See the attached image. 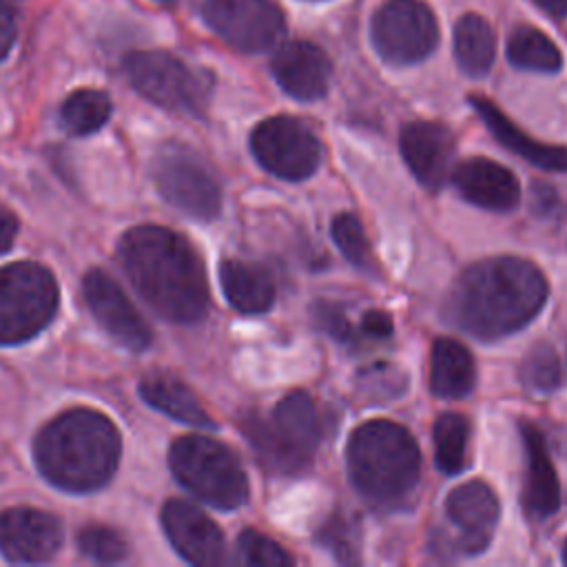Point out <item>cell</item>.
I'll return each mask as SVG.
<instances>
[{
  "label": "cell",
  "instance_id": "obj_1",
  "mask_svg": "<svg viewBox=\"0 0 567 567\" xmlns=\"http://www.w3.org/2000/svg\"><path fill=\"white\" fill-rule=\"evenodd\" d=\"M117 255L140 297L173 323H195L208 310V281L193 246L164 226H135Z\"/></svg>",
  "mask_w": 567,
  "mask_h": 567
},
{
  "label": "cell",
  "instance_id": "obj_2",
  "mask_svg": "<svg viewBox=\"0 0 567 567\" xmlns=\"http://www.w3.org/2000/svg\"><path fill=\"white\" fill-rule=\"evenodd\" d=\"M543 272L518 257H492L470 266L454 284L447 317L463 332L498 339L525 328L545 306Z\"/></svg>",
  "mask_w": 567,
  "mask_h": 567
},
{
  "label": "cell",
  "instance_id": "obj_3",
  "mask_svg": "<svg viewBox=\"0 0 567 567\" xmlns=\"http://www.w3.org/2000/svg\"><path fill=\"white\" fill-rule=\"evenodd\" d=\"M120 432L111 419L73 408L49 421L33 441L40 474L55 487L86 494L104 487L120 463Z\"/></svg>",
  "mask_w": 567,
  "mask_h": 567
},
{
  "label": "cell",
  "instance_id": "obj_4",
  "mask_svg": "<svg viewBox=\"0 0 567 567\" xmlns=\"http://www.w3.org/2000/svg\"><path fill=\"white\" fill-rule=\"evenodd\" d=\"M354 487L374 505H399L412 494L421 474V452L414 436L392 421L359 425L346 450Z\"/></svg>",
  "mask_w": 567,
  "mask_h": 567
},
{
  "label": "cell",
  "instance_id": "obj_5",
  "mask_svg": "<svg viewBox=\"0 0 567 567\" xmlns=\"http://www.w3.org/2000/svg\"><path fill=\"white\" fill-rule=\"evenodd\" d=\"M241 427L259 461L281 474L303 470L321 436L315 401L306 392L286 394L275 405L270 419L250 414L244 419Z\"/></svg>",
  "mask_w": 567,
  "mask_h": 567
},
{
  "label": "cell",
  "instance_id": "obj_6",
  "mask_svg": "<svg viewBox=\"0 0 567 567\" xmlns=\"http://www.w3.org/2000/svg\"><path fill=\"white\" fill-rule=\"evenodd\" d=\"M171 472L199 501L217 509H235L248 498V478L237 456L208 436H182L168 454Z\"/></svg>",
  "mask_w": 567,
  "mask_h": 567
},
{
  "label": "cell",
  "instance_id": "obj_7",
  "mask_svg": "<svg viewBox=\"0 0 567 567\" xmlns=\"http://www.w3.org/2000/svg\"><path fill=\"white\" fill-rule=\"evenodd\" d=\"M60 290L40 264L18 261L0 268V346H16L40 334L55 317Z\"/></svg>",
  "mask_w": 567,
  "mask_h": 567
},
{
  "label": "cell",
  "instance_id": "obj_8",
  "mask_svg": "<svg viewBox=\"0 0 567 567\" xmlns=\"http://www.w3.org/2000/svg\"><path fill=\"white\" fill-rule=\"evenodd\" d=\"M124 73L140 95L166 111L202 117L208 109L210 75L168 51H131Z\"/></svg>",
  "mask_w": 567,
  "mask_h": 567
},
{
  "label": "cell",
  "instance_id": "obj_9",
  "mask_svg": "<svg viewBox=\"0 0 567 567\" xmlns=\"http://www.w3.org/2000/svg\"><path fill=\"white\" fill-rule=\"evenodd\" d=\"M153 182L159 195L179 213L210 221L221 208V188L210 166L179 142L164 144L153 157Z\"/></svg>",
  "mask_w": 567,
  "mask_h": 567
},
{
  "label": "cell",
  "instance_id": "obj_10",
  "mask_svg": "<svg viewBox=\"0 0 567 567\" xmlns=\"http://www.w3.org/2000/svg\"><path fill=\"white\" fill-rule=\"evenodd\" d=\"M370 38L385 62L416 64L436 49L439 24L421 0H385L372 16Z\"/></svg>",
  "mask_w": 567,
  "mask_h": 567
},
{
  "label": "cell",
  "instance_id": "obj_11",
  "mask_svg": "<svg viewBox=\"0 0 567 567\" xmlns=\"http://www.w3.org/2000/svg\"><path fill=\"white\" fill-rule=\"evenodd\" d=\"M255 159L272 175L290 182L310 177L321 159L317 135L297 117L277 115L255 126L250 135Z\"/></svg>",
  "mask_w": 567,
  "mask_h": 567
},
{
  "label": "cell",
  "instance_id": "obj_12",
  "mask_svg": "<svg viewBox=\"0 0 567 567\" xmlns=\"http://www.w3.org/2000/svg\"><path fill=\"white\" fill-rule=\"evenodd\" d=\"M202 18L241 53L268 51L286 31L284 13L272 0H202Z\"/></svg>",
  "mask_w": 567,
  "mask_h": 567
},
{
  "label": "cell",
  "instance_id": "obj_13",
  "mask_svg": "<svg viewBox=\"0 0 567 567\" xmlns=\"http://www.w3.org/2000/svg\"><path fill=\"white\" fill-rule=\"evenodd\" d=\"M82 295L95 321L120 346L133 352H142L151 346L153 332L148 323L111 275L100 268L89 270L82 281Z\"/></svg>",
  "mask_w": 567,
  "mask_h": 567
},
{
  "label": "cell",
  "instance_id": "obj_14",
  "mask_svg": "<svg viewBox=\"0 0 567 567\" xmlns=\"http://www.w3.org/2000/svg\"><path fill=\"white\" fill-rule=\"evenodd\" d=\"M445 516L452 527L445 547L452 554L472 556L483 551L489 543L498 520V498L483 481H470L447 494Z\"/></svg>",
  "mask_w": 567,
  "mask_h": 567
},
{
  "label": "cell",
  "instance_id": "obj_15",
  "mask_svg": "<svg viewBox=\"0 0 567 567\" xmlns=\"http://www.w3.org/2000/svg\"><path fill=\"white\" fill-rule=\"evenodd\" d=\"M62 545L58 516L35 507L0 512V554L9 563L35 565L51 560Z\"/></svg>",
  "mask_w": 567,
  "mask_h": 567
},
{
  "label": "cell",
  "instance_id": "obj_16",
  "mask_svg": "<svg viewBox=\"0 0 567 567\" xmlns=\"http://www.w3.org/2000/svg\"><path fill=\"white\" fill-rule=\"evenodd\" d=\"M162 527L175 551L193 565L224 563L221 529L193 503L173 498L162 507Z\"/></svg>",
  "mask_w": 567,
  "mask_h": 567
},
{
  "label": "cell",
  "instance_id": "obj_17",
  "mask_svg": "<svg viewBox=\"0 0 567 567\" xmlns=\"http://www.w3.org/2000/svg\"><path fill=\"white\" fill-rule=\"evenodd\" d=\"M399 146L405 164L425 188L436 190L450 177L454 135L443 124L412 122L401 131Z\"/></svg>",
  "mask_w": 567,
  "mask_h": 567
},
{
  "label": "cell",
  "instance_id": "obj_18",
  "mask_svg": "<svg viewBox=\"0 0 567 567\" xmlns=\"http://www.w3.org/2000/svg\"><path fill=\"white\" fill-rule=\"evenodd\" d=\"M277 84L295 100L312 102L326 95L330 84V60L312 42L295 40L281 44L270 62Z\"/></svg>",
  "mask_w": 567,
  "mask_h": 567
},
{
  "label": "cell",
  "instance_id": "obj_19",
  "mask_svg": "<svg viewBox=\"0 0 567 567\" xmlns=\"http://www.w3.org/2000/svg\"><path fill=\"white\" fill-rule=\"evenodd\" d=\"M456 190L474 206L487 210H512L520 199V186L514 173L492 159L472 157L452 171Z\"/></svg>",
  "mask_w": 567,
  "mask_h": 567
},
{
  "label": "cell",
  "instance_id": "obj_20",
  "mask_svg": "<svg viewBox=\"0 0 567 567\" xmlns=\"http://www.w3.org/2000/svg\"><path fill=\"white\" fill-rule=\"evenodd\" d=\"M470 104L476 109V113L481 115L485 126L492 131V135L505 148H509L512 153L520 155L523 159H527L529 164H534L543 171H567V148L549 146V144H540V142L532 140L520 128H516L514 122L505 113H501L496 109V104L489 102L487 97L472 95Z\"/></svg>",
  "mask_w": 567,
  "mask_h": 567
},
{
  "label": "cell",
  "instance_id": "obj_21",
  "mask_svg": "<svg viewBox=\"0 0 567 567\" xmlns=\"http://www.w3.org/2000/svg\"><path fill=\"white\" fill-rule=\"evenodd\" d=\"M520 434L527 452V485L523 496L525 509L529 516L547 518L558 509L560 503L558 476L551 465L543 434L529 423L520 425Z\"/></svg>",
  "mask_w": 567,
  "mask_h": 567
},
{
  "label": "cell",
  "instance_id": "obj_22",
  "mask_svg": "<svg viewBox=\"0 0 567 567\" xmlns=\"http://www.w3.org/2000/svg\"><path fill=\"white\" fill-rule=\"evenodd\" d=\"M219 281L228 303L241 315H261L275 301V281L257 264L226 259L219 268Z\"/></svg>",
  "mask_w": 567,
  "mask_h": 567
},
{
  "label": "cell",
  "instance_id": "obj_23",
  "mask_svg": "<svg viewBox=\"0 0 567 567\" xmlns=\"http://www.w3.org/2000/svg\"><path fill=\"white\" fill-rule=\"evenodd\" d=\"M476 368L470 350L456 339H436L430 350V388L441 399H461L472 392Z\"/></svg>",
  "mask_w": 567,
  "mask_h": 567
},
{
  "label": "cell",
  "instance_id": "obj_24",
  "mask_svg": "<svg viewBox=\"0 0 567 567\" xmlns=\"http://www.w3.org/2000/svg\"><path fill=\"white\" fill-rule=\"evenodd\" d=\"M140 396L153 405L155 410L164 412L166 416L182 421L195 427H215V421L208 416L204 405L184 385L179 379L168 374H151L140 383Z\"/></svg>",
  "mask_w": 567,
  "mask_h": 567
},
{
  "label": "cell",
  "instance_id": "obj_25",
  "mask_svg": "<svg viewBox=\"0 0 567 567\" xmlns=\"http://www.w3.org/2000/svg\"><path fill=\"white\" fill-rule=\"evenodd\" d=\"M496 38L489 22L478 13H465L454 27V58L463 73L485 75L494 64Z\"/></svg>",
  "mask_w": 567,
  "mask_h": 567
},
{
  "label": "cell",
  "instance_id": "obj_26",
  "mask_svg": "<svg viewBox=\"0 0 567 567\" xmlns=\"http://www.w3.org/2000/svg\"><path fill=\"white\" fill-rule=\"evenodd\" d=\"M507 58L516 69L534 73H556L563 66L560 49L538 29L523 24L509 33Z\"/></svg>",
  "mask_w": 567,
  "mask_h": 567
},
{
  "label": "cell",
  "instance_id": "obj_27",
  "mask_svg": "<svg viewBox=\"0 0 567 567\" xmlns=\"http://www.w3.org/2000/svg\"><path fill=\"white\" fill-rule=\"evenodd\" d=\"M111 97L97 89L73 91L60 106V124L69 135H91L111 117Z\"/></svg>",
  "mask_w": 567,
  "mask_h": 567
},
{
  "label": "cell",
  "instance_id": "obj_28",
  "mask_svg": "<svg viewBox=\"0 0 567 567\" xmlns=\"http://www.w3.org/2000/svg\"><path fill=\"white\" fill-rule=\"evenodd\" d=\"M467 434H470V425L461 414L447 412L436 419L432 439H434V458L441 472L458 474L465 467Z\"/></svg>",
  "mask_w": 567,
  "mask_h": 567
},
{
  "label": "cell",
  "instance_id": "obj_29",
  "mask_svg": "<svg viewBox=\"0 0 567 567\" xmlns=\"http://www.w3.org/2000/svg\"><path fill=\"white\" fill-rule=\"evenodd\" d=\"M520 381L529 392L549 394L560 383V363L551 346L536 343L520 363Z\"/></svg>",
  "mask_w": 567,
  "mask_h": 567
},
{
  "label": "cell",
  "instance_id": "obj_30",
  "mask_svg": "<svg viewBox=\"0 0 567 567\" xmlns=\"http://www.w3.org/2000/svg\"><path fill=\"white\" fill-rule=\"evenodd\" d=\"M80 551L95 563H120L128 554V543L120 532L106 525H89L78 534Z\"/></svg>",
  "mask_w": 567,
  "mask_h": 567
},
{
  "label": "cell",
  "instance_id": "obj_31",
  "mask_svg": "<svg viewBox=\"0 0 567 567\" xmlns=\"http://www.w3.org/2000/svg\"><path fill=\"white\" fill-rule=\"evenodd\" d=\"M332 239L350 264H354L357 268L372 266V250L368 237L361 221L352 213H341L332 219Z\"/></svg>",
  "mask_w": 567,
  "mask_h": 567
},
{
  "label": "cell",
  "instance_id": "obj_32",
  "mask_svg": "<svg viewBox=\"0 0 567 567\" xmlns=\"http://www.w3.org/2000/svg\"><path fill=\"white\" fill-rule=\"evenodd\" d=\"M237 549H239L241 560L248 565L284 567V565L292 563V558L286 554V549L281 545H277L275 540H270L268 536H264L255 529L241 532V536L237 538Z\"/></svg>",
  "mask_w": 567,
  "mask_h": 567
},
{
  "label": "cell",
  "instance_id": "obj_33",
  "mask_svg": "<svg viewBox=\"0 0 567 567\" xmlns=\"http://www.w3.org/2000/svg\"><path fill=\"white\" fill-rule=\"evenodd\" d=\"M22 16V0H0V62L13 49L18 24Z\"/></svg>",
  "mask_w": 567,
  "mask_h": 567
},
{
  "label": "cell",
  "instance_id": "obj_34",
  "mask_svg": "<svg viewBox=\"0 0 567 567\" xmlns=\"http://www.w3.org/2000/svg\"><path fill=\"white\" fill-rule=\"evenodd\" d=\"M317 319H319V323H321V326H323L332 337L343 339V341L352 339L350 323H348L346 315H343L337 306H332V303H323V306H319V310H317Z\"/></svg>",
  "mask_w": 567,
  "mask_h": 567
},
{
  "label": "cell",
  "instance_id": "obj_35",
  "mask_svg": "<svg viewBox=\"0 0 567 567\" xmlns=\"http://www.w3.org/2000/svg\"><path fill=\"white\" fill-rule=\"evenodd\" d=\"M361 330L363 334L368 337H374V339H385L392 334V319L381 312V310H370L363 315V321H361Z\"/></svg>",
  "mask_w": 567,
  "mask_h": 567
},
{
  "label": "cell",
  "instance_id": "obj_36",
  "mask_svg": "<svg viewBox=\"0 0 567 567\" xmlns=\"http://www.w3.org/2000/svg\"><path fill=\"white\" fill-rule=\"evenodd\" d=\"M18 235V219L0 206V255L7 252Z\"/></svg>",
  "mask_w": 567,
  "mask_h": 567
},
{
  "label": "cell",
  "instance_id": "obj_37",
  "mask_svg": "<svg viewBox=\"0 0 567 567\" xmlns=\"http://www.w3.org/2000/svg\"><path fill=\"white\" fill-rule=\"evenodd\" d=\"M534 2L551 16H558V18L567 16V0H534Z\"/></svg>",
  "mask_w": 567,
  "mask_h": 567
},
{
  "label": "cell",
  "instance_id": "obj_38",
  "mask_svg": "<svg viewBox=\"0 0 567 567\" xmlns=\"http://www.w3.org/2000/svg\"><path fill=\"white\" fill-rule=\"evenodd\" d=\"M563 563L567 565V540H565V545H563Z\"/></svg>",
  "mask_w": 567,
  "mask_h": 567
},
{
  "label": "cell",
  "instance_id": "obj_39",
  "mask_svg": "<svg viewBox=\"0 0 567 567\" xmlns=\"http://www.w3.org/2000/svg\"><path fill=\"white\" fill-rule=\"evenodd\" d=\"M159 2H168V0H159Z\"/></svg>",
  "mask_w": 567,
  "mask_h": 567
}]
</instances>
